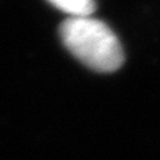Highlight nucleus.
<instances>
[{
    "label": "nucleus",
    "instance_id": "nucleus-1",
    "mask_svg": "<svg viewBox=\"0 0 160 160\" xmlns=\"http://www.w3.org/2000/svg\"><path fill=\"white\" fill-rule=\"evenodd\" d=\"M59 39L76 59L97 73H113L123 65L125 53L116 33L92 15L67 18Z\"/></svg>",
    "mask_w": 160,
    "mask_h": 160
},
{
    "label": "nucleus",
    "instance_id": "nucleus-2",
    "mask_svg": "<svg viewBox=\"0 0 160 160\" xmlns=\"http://www.w3.org/2000/svg\"><path fill=\"white\" fill-rule=\"evenodd\" d=\"M55 9L70 17H88L97 9L95 0H48Z\"/></svg>",
    "mask_w": 160,
    "mask_h": 160
}]
</instances>
